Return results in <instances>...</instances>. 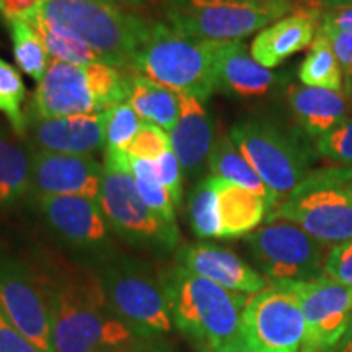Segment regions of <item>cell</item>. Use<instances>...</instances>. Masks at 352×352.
Wrapping results in <instances>:
<instances>
[{
    "mask_svg": "<svg viewBox=\"0 0 352 352\" xmlns=\"http://www.w3.org/2000/svg\"><path fill=\"white\" fill-rule=\"evenodd\" d=\"M41 285L50 303L54 352H95L134 338L109 310L98 274L74 271Z\"/></svg>",
    "mask_w": 352,
    "mask_h": 352,
    "instance_id": "1",
    "label": "cell"
},
{
    "mask_svg": "<svg viewBox=\"0 0 352 352\" xmlns=\"http://www.w3.org/2000/svg\"><path fill=\"white\" fill-rule=\"evenodd\" d=\"M173 327L199 352H215L240 336L241 314L252 296L223 289L173 264L160 272Z\"/></svg>",
    "mask_w": 352,
    "mask_h": 352,
    "instance_id": "2",
    "label": "cell"
},
{
    "mask_svg": "<svg viewBox=\"0 0 352 352\" xmlns=\"http://www.w3.org/2000/svg\"><path fill=\"white\" fill-rule=\"evenodd\" d=\"M39 16L56 33L90 47L100 63L132 70L152 23L107 0H44Z\"/></svg>",
    "mask_w": 352,
    "mask_h": 352,
    "instance_id": "3",
    "label": "cell"
},
{
    "mask_svg": "<svg viewBox=\"0 0 352 352\" xmlns=\"http://www.w3.org/2000/svg\"><path fill=\"white\" fill-rule=\"evenodd\" d=\"M132 70L103 63L69 64L51 59L38 82L28 114L38 118L90 116L129 103Z\"/></svg>",
    "mask_w": 352,
    "mask_h": 352,
    "instance_id": "4",
    "label": "cell"
},
{
    "mask_svg": "<svg viewBox=\"0 0 352 352\" xmlns=\"http://www.w3.org/2000/svg\"><path fill=\"white\" fill-rule=\"evenodd\" d=\"M220 39L189 36L170 25L152 23L132 72L160 83L176 94L206 101L217 91Z\"/></svg>",
    "mask_w": 352,
    "mask_h": 352,
    "instance_id": "5",
    "label": "cell"
},
{
    "mask_svg": "<svg viewBox=\"0 0 352 352\" xmlns=\"http://www.w3.org/2000/svg\"><path fill=\"white\" fill-rule=\"evenodd\" d=\"M270 215L296 223L323 246L352 240V183L342 166L310 171Z\"/></svg>",
    "mask_w": 352,
    "mask_h": 352,
    "instance_id": "6",
    "label": "cell"
},
{
    "mask_svg": "<svg viewBox=\"0 0 352 352\" xmlns=\"http://www.w3.org/2000/svg\"><path fill=\"white\" fill-rule=\"evenodd\" d=\"M109 310L134 336H164L173 328L160 274L151 266L120 258L108 261L98 274Z\"/></svg>",
    "mask_w": 352,
    "mask_h": 352,
    "instance_id": "7",
    "label": "cell"
},
{
    "mask_svg": "<svg viewBox=\"0 0 352 352\" xmlns=\"http://www.w3.org/2000/svg\"><path fill=\"white\" fill-rule=\"evenodd\" d=\"M294 2L250 0H165L171 28L206 39H241L274 23L292 12Z\"/></svg>",
    "mask_w": 352,
    "mask_h": 352,
    "instance_id": "8",
    "label": "cell"
},
{
    "mask_svg": "<svg viewBox=\"0 0 352 352\" xmlns=\"http://www.w3.org/2000/svg\"><path fill=\"white\" fill-rule=\"evenodd\" d=\"M230 138L279 202L310 173L307 145L270 121H241L232 127Z\"/></svg>",
    "mask_w": 352,
    "mask_h": 352,
    "instance_id": "9",
    "label": "cell"
},
{
    "mask_svg": "<svg viewBox=\"0 0 352 352\" xmlns=\"http://www.w3.org/2000/svg\"><path fill=\"white\" fill-rule=\"evenodd\" d=\"M246 240L270 284L303 283L324 276L323 245L289 220L267 215L266 223Z\"/></svg>",
    "mask_w": 352,
    "mask_h": 352,
    "instance_id": "10",
    "label": "cell"
},
{
    "mask_svg": "<svg viewBox=\"0 0 352 352\" xmlns=\"http://www.w3.org/2000/svg\"><path fill=\"white\" fill-rule=\"evenodd\" d=\"M98 206L108 227L129 243L164 252L178 245V226L166 222L145 204L132 171L104 168Z\"/></svg>",
    "mask_w": 352,
    "mask_h": 352,
    "instance_id": "11",
    "label": "cell"
},
{
    "mask_svg": "<svg viewBox=\"0 0 352 352\" xmlns=\"http://www.w3.org/2000/svg\"><path fill=\"white\" fill-rule=\"evenodd\" d=\"M305 333L300 305L279 284L250 297L241 314L240 336L254 352H302Z\"/></svg>",
    "mask_w": 352,
    "mask_h": 352,
    "instance_id": "12",
    "label": "cell"
},
{
    "mask_svg": "<svg viewBox=\"0 0 352 352\" xmlns=\"http://www.w3.org/2000/svg\"><path fill=\"white\" fill-rule=\"evenodd\" d=\"M305 318L302 352H327L341 340L352 320V289L328 276L303 283H284Z\"/></svg>",
    "mask_w": 352,
    "mask_h": 352,
    "instance_id": "13",
    "label": "cell"
},
{
    "mask_svg": "<svg viewBox=\"0 0 352 352\" xmlns=\"http://www.w3.org/2000/svg\"><path fill=\"white\" fill-rule=\"evenodd\" d=\"M0 308L38 349L52 351L51 311L41 283L23 264L0 253Z\"/></svg>",
    "mask_w": 352,
    "mask_h": 352,
    "instance_id": "14",
    "label": "cell"
},
{
    "mask_svg": "<svg viewBox=\"0 0 352 352\" xmlns=\"http://www.w3.org/2000/svg\"><path fill=\"white\" fill-rule=\"evenodd\" d=\"M104 168L94 155L36 151L32 158V188L38 197L82 196L98 202Z\"/></svg>",
    "mask_w": 352,
    "mask_h": 352,
    "instance_id": "15",
    "label": "cell"
},
{
    "mask_svg": "<svg viewBox=\"0 0 352 352\" xmlns=\"http://www.w3.org/2000/svg\"><path fill=\"white\" fill-rule=\"evenodd\" d=\"M39 208L52 230L69 245L101 250L109 240V227L98 202L82 196H43Z\"/></svg>",
    "mask_w": 352,
    "mask_h": 352,
    "instance_id": "16",
    "label": "cell"
},
{
    "mask_svg": "<svg viewBox=\"0 0 352 352\" xmlns=\"http://www.w3.org/2000/svg\"><path fill=\"white\" fill-rule=\"evenodd\" d=\"M26 134H30L38 151L67 155H94L104 151L103 116L38 118L26 114Z\"/></svg>",
    "mask_w": 352,
    "mask_h": 352,
    "instance_id": "17",
    "label": "cell"
},
{
    "mask_svg": "<svg viewBox=\"0 0 352 352\" xmlns=\"http://www.w3.org/2000/svg\"><path fill=\"white\" fill-rule=\"evenodd\" d=\"M176 263L197 276L222 285L223 289L245 296H254L270 285L266 277L259 274L235 253L215 245L197 243L178 246Z\"/></svg>",
    "mask_w": 352,
    "mask_h": 352,
    "instance_id": "18",
    "label": "cell"
},
{
    "mask_svg": "<svg viewBox=\"0 0 352 352\" xmlns=\"http://www.w3.org/2000/svg\"><path fill=\"white\" fill-rule=\"evenodd\" d=\"M182 116L168 132L171 152L182 165L184 178L196 179L208 165L215 144L214 121L204 101L195 96L182 95Z\"/></svg>",
    "mask_w": 352,
    "mask_h": 352,
    "instance_id": "19",
    "label": "cell"
},
{
    "mask_svg": "<svg viewBox=\"0 0 352 352\" xmlns=\"http://www.w3.org/2000/svg\"><path fill=\"white\" fill-rule=\"evenodd\" d=\"M320 21L321 15L316 8L292 10L290 15L283 16L256 34L250 47L252 57L263 67H277L290 56L311 46Z\"/></svg>",
    "mask_w": 352,
    "mask_h": 352,
    "instance_id": "20",
    "label": "cell"
},
{
    "mask_svg": "<svg viewBox=\"0 0 352 352\" xmlns=\"http://www.w3.org/2000/svg\"><path fill=\"white\" fill-rule=\"evenodd\" d=\"M287 103L297 124L311 138H323L352 113V103L344 91L290 85Z\"/></svg>",
    "mask_w": 352,
    "mask_h": 352,
    "instance_id": "21",
    "label": "cell"
},
{
    "mask_svg": "<svg viewBox=\"0 0 352 352\" xmlns=\"http://www.w3.org/2000/svg\"><path fill=\"white\" fill-rule=\"evenodd\" d=\"M274 82L276 74L259 65L241 39L222 41L217 59V90L254 98L270 91Z\"/></svg>",
    "mask_w": 352,
    "mask_h": 352,
    "instance_id": "22",
    "label": "cell"
},
{
    "mask_svg": "<svg viewBox=\"0 0 352 352\" xmlns=\"http://www.w3.org/2000/svg\"><path fill=\"white\" fill-rule=\"evenodd\" d=\"M217 192L222 239L250 235L256 230L270 210L261 196L222 178H217Z\"/></svg>",
    "mask_w": 352,
    "mask_h": 352,
    "instance_id": "23",
    "label": "cell"
},
{
    "mask_svg": "<svg viewBox=\"0 0 352 352\" xmlns=\"http://www.w3.org/2000/svg\"><path fill=\"white\" fill-rule=\"evenodd\" d=\"M208 166L210 170V175L217 176V178L226 179L228 183L236 184L248 191L254 192V195L261 196L266 201L267 208L272 210L279 204L274 192L264 184V182L259 178L256 170L250 165L240 148L233 142L230 134L220 135L215 140L212 152L209 155Z\"/></svg>",
    "mask_w": 352,
    "mask_h": 352,
    "instance_id": "24",
    "label": "cell"
},
{
    "mask_svg": "<svg viewBox=\"0 0 352 352\" xmlns=\"http://www.w3.org/2000/svg\"><path fill=\"white\" fill-rule=\"evenodd\" d=\"M129 104L140 120L152 122L166 132L173 129L182 116L179 94L138 74L132 82Z\"/></svg>",
    "mask_w": 352,
    "mask_h": 352,
    "instance_id": "25",
    "label": "cell"
},
{
    "mask_svg": "<svg viewBox=\"0 0 352 352\" xmlns=\"http://www.w3.org/2000/svg\"><path fill=\"white\" fill-rule=\"evenodd\" d=\"M32 158L33 153L0 129V208L16 202L32 188Z\"/></svg>",
    "mask_w": 352,
    "mask_h": 352,
    "instance_id": "26",
    "label": "cell"
},
{
    "mask_svg": "<svg viewBox=\"0 0 352 352\" xmlns=\"http://www.w3.org/2000/svg\"><path fill=\"white\" fill-rule=\"evenodd\" d=\"M298 78L307 87L344 91V70L324 34L316 32L310 51L298 69Z\"/></svg>",
    "mask_w": 352,
    "mask_h": 352,
    "instance_id": "27",
    "label": "cell"
},
{
    "mask_svg": "<svg viewBox=\"0 0 352 352\" xmlns=\"http://www.w3.org/2000/svg\"><path fill=\"white\" fill-rule=\"evenodd\" d=\"M6 21L10 30L16 65L25 76L39 82L51 63V56L47 54L43 39L30 21L21 19H6Z\"/></svg>",
    "mask_w": 352,
    "mask_h": 352,
    "instance_id": "28",
    "label": "cell"
},
{
    "mask_svg": "<svg viewBox=\"0 0 352 352\" xmlns=\"http://www.w3.org/2000/svg\"><path fill=\"white\" fill-rule=\"evenodd\" d=\"M189 217L191 227L199 239H222V226L219 217L217 178L206 176L189 197Z\"/></svg>",
    "mask_w": 352,
    "mask_h": 352,
    "instance_id": "29",
    "label": "cell"
},
{
    "mask_svg": "<svg viewBox=\"0 0 352 352\" xmlns=\"http://www.w3.org/2000/svg\"><path fill=\"white\" fill-rule=\"evenodd\" d=\"M26 87L21 74L0 57V113L7 118L16 138L26 135V114L23 103Z\"/></svg>",
    "mask_w": 352,
    "mask_h": 352,
    "instance_id": "30",
    "label": "cell"
},
{
    "mask_svg": "<svg viewBox=\"0 0 352 352\" xmlns=\"http://www.w3.org/2000/svg\"><path fill=\"white\" fill-rule=\"evenodd\" d=\"M132 176H134L135 188L145 204L166 222L176 223V206L164 184L158 182L152 162L132 157Z\"/></svg>",
    "mask_w": 352,
    "mask_h": 352,
    "instance_id": "31",
    "label": "cell"
},
{
    "mask_svg": "<svg viewBox=\"0 0 352 352\" xmlns=\"http://www.w3.org/2000/svg\"><path fill=\"white\" fill-rule=\"evenodd\" d=\"M26 21H30V23L33 25V28L38 32L39 38L43 39L47 54L51 56V59L69 64L100 63L98 57L95 56V52L91 51L90 47L85 46V44L80 41H77V39L56 33L54 30L39 16V13L36 16H33V19Z\"/></svg>",
    "mask_w": 352,
    "mask_h": 352,
    "instance_id": "32",
    "label": "cell"
},
{
    "mask_svg": "<svg viewBox=\"0 0 352 352\" xmlns=\"http://www.w3.org/2000/svg\"><path fill=\"white\" fill-rule=\"evenodd\" d=\"M101 116H103L104 140H107L104 148L109 147L126 151L142 124L139 114L132 109L129 103H121L103 111Z\"/></svg>",
    "mask_w": 352,
    "mask_h": 352,
    "instance_id": "33",
    "label": "cell"
},
{
    "mask_svg": "<svg viewBox=\"0 0 352 352\" xmlns=\"http://www.w3.org/2000/svg\"><path fill=\"white\" fill-rule=\"evenodd\" d=\"M126 151L134 158L155 162L157 158H160L166 152L171 151L170 135L162 127L152 124V122L142 121L138 134L134 135V139L127 145Z\"/></svg>",
    "mask_w": 352,
    "mask_h": 352,
    "instance_id": "34",
    "label": "cell"
},
{
    "mask_svg": "<svg viewBox=\"0 0 352 352\" xmlns=\"http://www.w3.org/2000/svg\"><path fill=\"white\" fill-rule=\"evenodd\" d=\"M316 151L334 165L352 166V113L340 126L316 140Z\"/></svg>",
    "mask_w": 352,
    "mask_h": 352,
    "instance_id": "35",
    "label": "cell"
},
{
    "mask_svg": "<svg viewBox=\"0 0 352 352\" xmlns=\"http://www.w3.org/2000/svg\"><path fill=\"white\" fill-rule=\"evenodd\" d=\"M153 171H155L158 182L164 184L166 191L173 201V204L178 208L182 204L183 197V170L182 165H179L178 158L173 152H166L165 155L157 158L155 162H152Z\"/></svg>",
    "mask_w": 352,
    "mask_h": 352,
    "instance_id": "36",
    "label": "cell"
},
{
    "mask_svg": "<svg viewBox=\"0 0 352 352\" xmlns=\"http://www.w3.org/2000/svg\"><path fill=\"white\" fill-rule=\"evenodd\" d=\"M323 274L352 289V240L329 250L324 256Z\"/></svg>",
    "mask_w": 352,
    "mask_h": 352,
    "instance_id": "37",
    "label": "cell"
},
{
    "mask_svg": "<svg viewBox=\"0 0 352 352\" xmlns=\"http://www.w3.org/2000/svg\"><path fill=\"white\" fill-rule=\"evenodd\" d=\"M0 352H43L13 327L2 308H0Z\"/></svg>",
    "mask_w": 352,
    "mask_h": 352,
    "instance_id": "38",
    "label": "cell"
},
{
    "mask_svg": "<svg viewBox=\"0 0 352 352\" xmlns=\"http://www.w3.org/2000/svg\"><path fill=\"white\" fill-rule=\"evenodd\" d=\"M318 33L324 34L331 44L333 52L340 60L342 70L351 72L352 70V33L341 32V30L331 28V26L321 25L318 26Z\"/></svg>",
    "mask_w": 352,
    "mask_h": 352,
    "instance_id": "39",
    "label": "cell"
},
{
    "mask_svg": "<svg viewBox=\"0 0 352 352\" xmlns=\"http://www.w3.org/2000/svg\"><path fill=\"white\" fill-rule=\"evenodd\" d=\"M95 352H170V347L162 340V336L140 338L134 336L132 340L120 344L101 347Z\"/></svg>",
    "mask_w": 352,
    "mask_h": 352,
    "instance_id": "40",
    "label": "cell"
},
{
    "mask_svg": "<svg viewBox=\"0 0 352 352\" xmlns=\"http://www.w3.org/2000/svg\"><path fill=\"white\" fill-rule=\"evenodd\" d=\"M44 0H0V12L6 19L30 20L41 12Z\"/></svg>",
    "mask_w": 352,
    "mask_h": 352,
    "instance_id": "41",
    "label": "cell"
},
{
    "mask_svg": "<svg viewBox=\"0 0 352 352\" xmlns=\"http://www.w3.org/2000/svg\"><path fill=\"white\" fill-rule=\"evenodd\" d=\"M320 23L341 30V32L352 33V7L328 8V10L321 15Z\"/></svg>",
    "mask_w": 352,
    "mask_h": 352,
    "instance_id": "42",
    "label": "cell"
},
{
    "mask_svg": "<svg viewBox=\"0 0 352 352\" xmlns=\"http://www.w3.org/2000/svg\"><path fill=\"white\" fill-rule=\"evenodd\" d=\"M327 352H352V320L349 328H347V331L342 334L341 340Z\"/></svg>",
    "mask_w": 352,
    "mask_h": 352,
    "instance_id": "43",
    "label": "cell"
},
{
    "mask_svg": "<svg viewBox=\"0 0 352 352\" xmlns=\"http://www.w3.org/2000/svg\"><path fill=\"white\" fill-rule=\"evenodd\" d=\"M215 352H254V351L250 349V347L246 346V342L241 340V336H239L235 338V340L228 341L226 344L220 346Z\"/></svg>",
    "mask_w": 352,
    "mask_h": 352,
    "instance_id": "44",
    "label": "cell"
},
{
    "mask_svg": "<svg viewBox=\"0 0 352 352\" xmlns=\"http://www.w3.org/2000/svg\"><path fill=\"white\" fill-rule=\"evenodd\" d=\"M323 6H327L328 8H334V7H352V0H320Z\"/></svg>",
    "mask_w": 352,
    "mask_h": 352,
    "instance_id": "45",
    "label": "cell"
},
{
    "mask_svg": "<svg viewBox=\"0 0 352 352\" xmlns=\"http://www.w3.org/2000/svg\"><path fill=\"white\" fill-rule=\"evenodd\" d=\"M344 94L347 95V98H349L352 103V70L351 72L344 74Z\"/></svg>",
    "mask_w": 352,
    "mask_h": 352,
    "instance_id": "46",
    "label": "cell"
},
{
    "mask_svg": "<svg viewBox=\"0 0 352 352\" xmlns=\"http://www.w3.org/2000/svg\"><path fill=\"white\" fill-rule=\"evenodd\" d=\"M116 2H118V0H116ZM121 2L129 3V6H135V7H139V6H145V3H147L148 0H121Z\"/></svg>",
    "mask_w": 352,
    "mask_h": 352,
    "instance_id": "47",
    "label": "cell"
},
{
    "mask_svg": "<svg viewBox=\"0 0 352 352\" xmlns=\"http://www.w3.org/2000/svg\"><path fill=\"white\" fill-rule=\"evenodd\" d=\"M342 170H344L346 178L349 179V182L352 183V166H342Z\"/></svg>",
    "mask_w": 352,
    "mask_h": 352,
    "instance_id": "48",
    "label": "cell"
},
{
    "mask_svg": "<svg viewBox=\"0 0 352 352\" xmlns=\"http://www.w3.org/2000/svg\"><path fill=\"white\" fill-rule=\"evenodd\" d=\"M250 2H294V0H250Z\"/></svg>",
    "mask_w": 352,
    "mask_h": 352,
    "instance_id": "49",
    "label": "cell"
},
{
    "mask_svg": "<svg viewBox=\"0 0 352 352\" xmlns=\"http://www.w3.org/2000/svg\"><path fill=\"white\" fill-rule=\"evenodd\" d=\"M107 2H113V3H118V2H116V0H107Z\"/></svg>",
    "mask_w": 352,
    "mask_h": 352,
    "instance_id": "50",
    "label": "cell"
}]
</instances>
